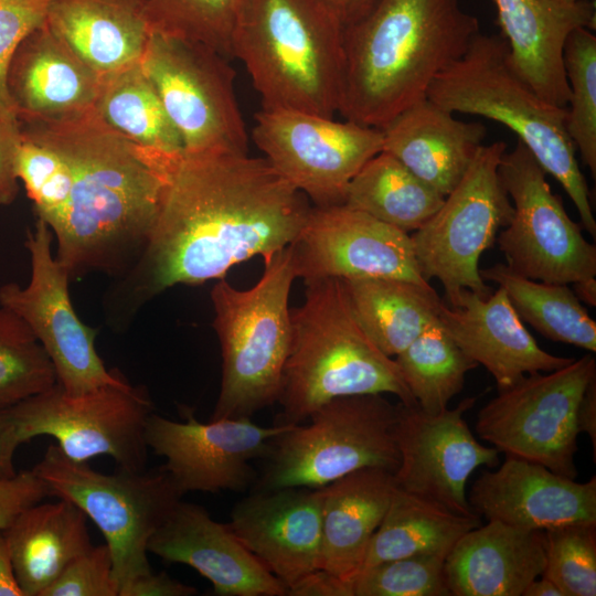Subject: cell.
I'll list each match as a JSON object with an SVG mask.
<instances>
[{
  "mask_svg": "<svg viewBox=\"0 0 596 596\" xmlns=\"http://www.w3.org/2000/svg\"><path fill=\"white\" fill-rule=\"evenodd\" d=\"M0 596H24L14 573L9 543L3 530H0Z\"/></svg>",
  "mask_w": 596,
  "mask_h": 596,
  "instance_id": "obj_51",
  "label": "cell"
},
{
  "mask_svg": "<svg viewBox=\"0 0 596 596\" xmlns=\"http://www.w3.org/2000/svg\"><path fill=\"white\" fill-rule=\"evenodd\" d=\"M343 22L323 0H245L231 43L263 108L333 117L343 76Z\"/></svg>",
  "mask_w": 596,
  "mask_h": 596,
  "instance_id": "obj_5",
  "label": "cell"
},
{
  "mask_svg": "<svg viewBox=\"0 0 596 596\" xmlns=\"http://www.w3.org/2000/svg\"><path fill=\"white\" fill-rule=\"evenodd\" d=\"M572 290L576 297L588 306H596V279L590 278L573 283Z\"/></svg>",
  "mask_w": 596,
  "mask_h": 596,
  "instance_id": "obj_54",
  "label": "cell"
},
{
  "mask_svg": "<svg viewBox=\"0 0 596 596\" xmlns=\"http://www.w3.org/2000/svg\"><path fill=\"white\" fill-rule=\"evenodd\" d=\"M50 491L33 469L0 479V530L8 528L26 508L41 502Z\"/></svg>",
  "mask_w": 596,
  "mask_h": 596,
  "instance_id": "obj_45",
  "label": "cell"
},
{
  "mask_svg": "<svg viewBox=\"0 0 596 596\" xmlns=\"http://www.w3.org/2000/svg\"><path fill=\"white\" fill-rule=\"evenodd\" d=\"M46 24L99 77L140 62L152 33L141 0H51Z\"/></svg>",
  "mask_w": 596,
  "mask_h": 596,
  "instance_id": "obj_29",
  "label": "cell"
},
{
  "mask_svg": "<svg viewBox=\"0 0 596 596\" xmlns=\"http://www.w3.org/2000/svg\"><path fill=\"white\" fill-rule=\"evenodd\" d=\"M33 470L50 496L77 505L103 533L119 594L130 582L151 572L149 540L183 497L162 468L149 472L118 468L115 473H103L50 445Z\"/></svg>",
  "mask_w": 596,
  "mask_h": 596,
  "instance_id": "obj_9",
  "label": "cell"
},
{
  "mask_svg": "<svg viewBox=\"0 0 596 596\" xmlns=\"http://www.w3.org/2000/svg\"><path fill=\"white\" fill-rule=\"evenodd\" d=\"M18 175L38 219L49 226L62 211L71 188V168L54 146L19 125Z\"/></svg>",
  "mask_w": 596,
  "mask_h": 596,
  "instance_id": "obj_40",
  "label": "cell"
},
{
  "mask_svg": "<svg viewBox=\"0 0 596 596\" xmlns=\"http://www.w3.org/2000/svg\"><path fill=\"white\" fill-rule=\"evenodd\" d=\"M42 596H119L108 545L92 546L76 557Z\"/></svg>",
  "mask_w": 596,
  "mask_h": 596,
  "instance_id": "obj_44",
  "label": "cell"
},
{
  "mask_svg": "<svg viewBox=\"0 0 596 596\" xmlns=\"http://www.w3.org/2000/svg\"><path fill=\"white\" fill-rule=\"evenodd\" d=\"M445 556L421 554L364 568L353 583V596H449Z\"/></svg>",
  "mask_w": 596,
  "mask_h": 596,
  "instance_id": "obj_42",
  "label": "cell"
},
{
  "mask_svg": "<svg viewBox=\"0 0 596 596\" xmlns=\"http://www.w3.org/2000/svg\"><path fill=\"white\" fill-rule=\"evenodd\" d=\"M438 320L459 348L493 376L498 391L526 374L551 372L574 360L540 348L500 287L488 297L461 290L455 305L443 304Z\"/></svg>",
  "mask_w": 596,
  "mask_h": 596,
  "instance_id": "obj_23",
  "label": "cell"
},
{
  "mask_svg": "<svg viewBox=\"0 0 596 596\" xmlns=\"http://www.w3.org/2000/svg\"><path fill=\"white\" fill-rule=\"evenodd\" d=\"M184 422L151 414L146 423L148 449L166 458L162 469L178 489L220 492L244 491L257 475L254 459H265L275 438L291 424L260 426L249 417L199 422L191 407L181 406Z\"/></svg>",
  "mask_w": 596,
  "mask_h": 596,
  "instance_id": "obj_17",
  "label": "cell"
},
{
  "mask_svg": "<svg viewBox=\"0 0 596 596\" xmlns=\"http://www.w3.org/2000/svg\"><path fill=\"white\" fill-rule=\"evenodd\" d=\"M94 107L109 127L129 140L170 156L184 152L182 138L140 62L102 76Z\"/></svg>",
  "mask_w": 596,
  "mask_h": 596,
  "instance_id": "obj_35",
  "label": "cell"
},
{
  "mask_svg": "<svg viewBox=\"0 0 596 596\" xmlns=\"http://www.w3.org/2000/svg\"><path fill=\"white\" fill-rule=\"evenodd\" d=\"M515 72L544 100L566 108L564 46L578 28L595 30L590 0H493Z\"/></svg>",
  "mask_w": 596,
  "mask_h": 596,
  "instance_id": "obj_24",
  "label": "cell"
},
{
  "mask_svg": "<svg viewBox=\"0 0 596 596\" xmlns=\"http://www.w3.org/2000/svg\"><path fill=\"white\" fill-rule=\"evenodd\" d=\"M505 151L503 141L481 145L460 182L411 235L422 276L439 280L449 306L464 289L482 297L492 294L480 276L479 259L513 216L499 174Z\"/></svg>",
  "mask_w": 596,
  "mask_h": 596,
  "instance_id": "obj_10",
  "label": "cell"
},
{
  "mask_svg": "<svg viewBox=\"0 0 596 596\" xmlns=\"http://www.w3.org/2000/svg\"><path fill=\"white\" fill-rule=\"evenodd\" d=\"M544 531L488 521L466 532L445 560L454 596H522L543 573Z\"/></svg>",
  "mask_w": 596,
  "mask_h": 596,
  "instance_id": "obj_26",
  "label": "cell"
},
{
  "mask_svg": "<svg viewBox=\"0 0 596 596\" xmlns=\"http://www.w3.org/2000/svg\"><path fill=\"white\" fill-rule=\"evenodd\" d=\"M152 32L232 56V34L245 0H141Z\"/></svg>",
  "mask_w": 596,
  "mask_h": 596,
  "instance_id": "obj_38",
  "label": "cell"
},
{
  "mask_svg": "<svg viewBox=\"0 0 596 596\" xmlns=\"http://www.w3.org/2000/svg\"><path fill=\"white\" fill-rule=\"evenodd\" d=\"M344 23L358 11H360L370 0H323Z\"/></svg>",
  "mask_w": 596,
  "mask_h": 596,
  "instance_id": "obj_53",
  "label": "cell"
},
{
  "mask_svg": "<svg viewBox=\"0 0 596 596\" xmlns=\"http://www.w3.org/2000/svg\"><path fill=\"white\" fill-rule=\"evenodd\" d=\"M196 588L170 577L166 572L141 575L125 586L119 596H192Z\"/></svg>",
  "mask_w": 596,
  "mask_h": 596,
  "instance_id": "obj_47",
  "label": "cell"
},
{
  "mask_svg": "<svg viewBox=\"0 0 596 596\" xmlns=\"http://www.w3.org/2000/svg\"><path fill=\"white\" fill-rule=\"evenodd\" d=\"M56 149L71 188L49 226L71 280L86 272L126 273L150 236L180 156L142 147L109 127L95 107L57 120L18 121Z\"/></svg>",
  "mask_w": 596,
  "mask_h": 596,
  "instance_id": "obj_2",
  "label": "cell"
},
{
  "mask_svg": "<svg viewBox=\"0 0 596 596\" xmlns=\"http://www.w3.org/2000/svg\"><path fill=\"white\" fill-rule=\"evenodd\" d=\"M540 577L524 588L522 596H564L555 583L542 575Z\"/></svg>",
  "mask_w": 596,
  "mask_h": 596,
  "instance_id": "obj_52",
  "label": "cell"
},
{
  "mask_svg": "<svg viewBox=\"0 0 596 596\" xmlns=\"http://www.w3.org/2000/svg\"><path fill=\"white\" fill-rule=\"evenodd\" d=\"M479 273L502 288L518 317L542 336L596 351V322L568 285L533 280L501 263Z\"/></svg>",
  "mask_w": 596,
  "mask_h": 596,
  "instance_id": "obj_34",
  "label": "cell"
},
{
  "mask_svg": "<svg viewBox=\"0 0 596 596\" xmlns=\"http://www.w3.org/2000/svg\"><path fill=\"white\" fill-rule=\"evenodd\" d=\"M577 428L586 433L593 445V459L596 461V376L586 386L577 409Z\"/></svg>",
  "mask_w": 596,
  "mask_h": 596,
  "instance_id": "obj_49",
  "label": "cell"
},
{
  "mask_svg": "<svg viewBox=\"0 0 596 596\" xmlns=\"http://www.w3.org/2000/svg\"><path fill=\"white\" fill-rule=\"evenodd\" d=\"M499 174L512 205L511 222L497 237L507 266L526 278L573 284L596 276V247L564 209L546 172L520 141L504 152Z\"/></svg>",
  "mask_w": 596,
  "mask_h": 596,
  "instance_id": "obj_14",
  "label": "cell"
},
{
  "mask_svg": "<svg viewBox=\"0 0 596 596\" xmlns=\"http://www.w3.org/2000/svg\"><path fill=\"white\" fill-rule=\"evenodd\" d=\"M168 563L193 567L216 596H285L287 587L242 543L228 523L179 501L148 543Z\"/></svg>",
  "mask_w": 596,
  "mask_h": 596,
  "instance_id": "obj_22",
  "label": "cell"
},
{
  "mask_svg": "<svg viewBox=\"0 0 596 596\" xmlns=\"http://www.w3.org/2000/svg\"><path fill=\"white\" fill-rule=\"evenodd\" d=\"M310 207L265 158L183 152L145 248L110 292L109 315L126 320L175 285L222 279L254 256L267 258L295 241Z\"/></svg>",
  "mask_w": 596,
  "mask_h": 596,
  "instance_id": "obj_1",
  "label": "cell"
},
{
  "mask_svg": "<svg viewBox=\"0 0 596 596\" xmlns=\"http://www.w3.org/2000/svg\"><path fill=\"white\" fill-rule=\"evenodd\" d=\"M51 0H0V121L18 124L7 91V70L20 42L44 24Z\"/></svg>",
  "mask_w": 596,
  "mask_h": 596,
  "instance_id": "obj_43",
  "label": "cell"
},
{
  "mask_svg": "<svg viewBox=\"0 0 596 596\" xmlns=\"http://www.w3.org/2000/svg\"><path fill=\"white\" fill-rule=\"evenodd\" d=\"M468 501L488 521L546 531L553 528L596 523V478L576 482L525 459L505 456L496 470L475 480Z\"/></svg>",
  "mask_w": 596,
  "mask_h": 596,
  "instance_id": "obj_21",
  "label": "cell"
},
{
  "mask_svg": "<svg viewBox=\"0 0 596 596\" xmlns=\"http://www.w3.org/2000/svg\"><path fill=\"white\" fill-rule=\"evenodd\" d=\"M479 33L478 19L459 0H370L343 23L339 113L383 128L426 98Z\"/></svg>",
  "mask_w": 596,
  "mask_h": 596,
  "instance_id": "obj_3",
  "label": "cell"
},
{
  "mask_svg": "<svg viewBox=\"0 0 596 596\" xmlns=\"http://www.w3.org/2000/svg\"><path fill=\"white\" fill-rule=\"evenodd\" d=\"M152 409L146 389L125 381L76 395L56 383L1 413L20 444L52 436L74 461L106 455L119 469L142 471L148 455L145 429Z\"/></svg>",
  "mask_w": 596,
  "mask_h": 596,
  "instance_id": "obj_11",
  "label": "cell"
},
{
  "mask_svg": "<svg viewBox=\"0 0 596 596\" xmlns=\"http://www.w3.org/2000/svg\"><path fill=\"white\" fill-rule=\"evenodd\" d=\"M397 404L384 394L331 400L308 425H291L272 446L256 489L322 488L351 472L381 468L395 472Z\"/></svg>",
  "mask_w": 596,
  "mask_h": 596,
  "instance_id": "obj_8",
  "label": "cell"
},
{
  "mask_svg": "<svg viewBox=\"0 0 596 596\" xmlns=\"http://www.w3.org/2000/svg\"><path fill=\"white\" fill-rule=\"evenodd\" d=\"M252 138L265 159L316 206L343 204L358 171L383 149V132L355 121L262 108Z\"/></svg>",
  "mask_w": 596,
  "mask_h": 596,
  "instance_id": "obj_16",
  "label": "cell"
},
{
  "mask_svg": "<svg viewBox=\"0 0 596 596\" xmlns=\"http://www.w3.org/2000/svg\"><path fill=\"white\" fill-rule=\"evenodd\" d=\"M481 524L417 494L395 487L385 515L374 533L362 566L421 554L447 557L457 541ZM360 574V573H359Z\"/></svg>",
  "mask_w": 596,
  "mask_h": 596,
  "instance_id": "obj_32",
  "label": "cell"
},
{
  "mask_svg": "<svg viewBox=\"0 0 596 596\" xmlns=\"http://www.w3.org/2000/svg\"><path fill=\"white\" fill-rule=\"evenodd\" d=\"M542 576L564 596L596 595V523H575L544 531Z\"/></svg>",
  "mask_w": 596,
  "mask_h": 596,
  "instance_id": "obj_41",
  "label": "cell"
},
{
  "mask_svg": "<svg viewBox=\"0 0 596 596\" xmlns=\"http://www.w3.org/2000/svg\"><path fill=\"white\" fill-rule=\"evenodd\" d=\"M305 300L290 309L291 342L278 402L280 424L297 425L327 402L360 394H393L417 404L395 359L365 332L342 279L306 281Z\"/></svg>",
  "mask_w": 596,
  "mask_h": 596,
  "instance_id": "obj_4",
  "label": "cell"
},
{
  "mask_svg": "<svg viewBox=\"0 0 596 596\" xmlns=\"http://www.w3.org/2000/svg\"><path fill=\"white\" fill-rule=\"evenodd\" d=\"M476 397L436 414L418 404L397 403L395 441L400 464L393 473L397 488L465 517H479L467 496V482L481 466L494 467L499 451L478 441L464 414Z\"/></svg>",
  "mask_w": 596,
  "mask_h": 596,
  "instance_id": "obj_18",
  "label": "cell"
},
{
  "mask_svg": "<svg viewBox=\"0 0 596 596\" xmlns=\"http://www.w3.org/2000/svg\"><path fill=\"white\" fill-rule=\"evenodd\" d=\"M595 376L596 360L589 353L561 369L526 374L478 412L476 433L505 456L575 479L577 409Z\"/></svg>",
  "mask_w": 596,
  "mask_h": 596,
  "instance_id": "obj_12",
  "label": "cell"
},
{
  "mask_svg": "<svg viewBox=\"0 0 596 596\" xmlns=\"http://www.w3.org/2000/svg\"><path fill=\"white\" fill-rule=\"evenodd\" d=\"M19 126L0 121V205L14 202L19 193Z\"/></svg>",
  "mask_w": 596,
  "mask_h": 596,
  "instance_id": "obj_46",
  "label": "cell"
},
{
  "mask_svg": "<svg viewBox=\"0 0 596 596\" xmlns=\"http://www.w3.org/2000/svg\"><path fill=\"white\" fill-rule=\"evenodd\" d=\"M56 383L54 366L31 329L0 306V413Z\"/></svg>",
  "mask_w": 596,
  "mask_h": 596,
  "instance_id": "obj_37",
  "label": "cell"
},
{
  "mask_svg": "<svg viewBox=\"0 0 596 596\" xmlns=\"http://www.w3.org/2000/svg\"><path fill=\"white\" fill-rule=\"evenodd\" d=\"M381 130L382 150L444 196L460 182L487 135L482 123L458 120L427 97Z\"/></svg>",
  "mask_w": 596,
  "mask_h": 596,
  "instance_id": "obj_27",
  "label": "cell"
},
{
  "mask_svg": "<svg viewBox=\"0 0 596 596\" xmlns=\"http://www.w3.org/2000/svg\"><path fill=\"white\" fill-rule=\"evenodd\" d=\"M6 83L18 121L57 120L93 108L100 77L45 21L13 52Z\"/></svg>",
  "mask_w": 596,
  "mask_h": 596,
  "instance_id": "obj_25",
  "label": "cell"
},
{
  "mask_svg": "<svg viewBox=\"0 0 596 596\" xmlns=\"http://www.w3.org/2000/svg\"><path fill=\"white\" fill-rule=\"evenodd\" d=\"M296 277H392L429 284L418 266L411 235L347 206H311L289 245Z\"/></svg>",
  "mask_w": 596,
  "mask_h": 596,
  "instance_id": "obj_19",
  "label": "cell"
},
{
  "mask_svg": "<svg viewBox=\"0 0 596 596\" xmlns=\"http://www.w3.org/2000/svg\"><path fill=\"white\" fill-rule=\"evenodd\" d=\"M289 596H353L352 585L317 570L287 590Z\"/></svg>",
  "mask_w": 596,
  "mask_h": 596,
  "instance_id": "obj_48",
  "label": "cell"
},
{
  "mask_svg": "<svg viewBox=\"0 0 596 596\" xmlns=\"http://www.w3.org/2000/svg\"><path fill=\"white\" fill-rule=\"evenodd\" d=\"M393 472L364 468L324 487L320 568L352 585L390 505Z\"/></svg>",
  "mask_w": 596,
  "mask_h": 596,
  "instance_id": "obj_28",
  "label": "cell"
},
{
  "mask_svg": "<svg viewBox=\"0 0 596 596\" xmlns=\"http://www.w3.org/2000/svg\"><path fill=\"white\" fill-rule=\"evenodd\" d=\"M564 68L570 88L566 130L583 163L596 174V36L578 28L566 40Z\"/></svg>",
  "mask_w": 596,
  "mask_h": 596,
  "instance_id": "obj_39",
  "label": "cell"
},
{
  "mask_svg": "<svg viewBox=\"0 0 596 596\" xmlns=\"http://www.w3.org/2000/svg\"><path fill=\"white\" fill-rule=\"evenodd\" d=\"M140 65L179 131L184 152H248L226 57L201 43L152 32Z\"/></svg>",
  "mask_w": 596,
  "mask_h": 596,
  "instance_id": "obj_13",
  "label": "cell"
},
{
  "mask_svg": "<svg viewBox=\"0 0 596 596\" xmlns=\"http://www.w3.org/2000/svg\"><path fill=\"white\" fill-rule=\"evenodd\" d=\"M444 199L400 160L382 150L352 178L343 204L409 233L418 230Z\"/></svg>",
  "mask_w": 596,
  "mask_h": 596,
  "instance_id": "obj_33",
  "label": "cell"
},
{
  "mask_svg": "<svg viewBox=\"0 0 596 596\" xmlns=\"http://www.w3.org/2000/svg\"><path fill=\"white\" fill-rule=\"evenodd\" d=\"M395 361L418 406L436 414L461 392L466 374L478 366L437 319Z\"/></svg>",
  "mask_w": 596,
  "mask_h": 596,
  "instance_id": "obj_36",
  "label": "cell"
},
{
  "mask_svg": "<svg viewBox=\"0 0 596 596\" xmlns=\"http://www.w3.org/2000/svg\"><path fill=\"white\" fill-rule=\"evenodd\" d=\"M53 233L38 219L29 230L25 247L30 255L28 285L8 283L0 287V306L31 329L47 353L57 384L72 395L127 381L108 370L95 348L97 331L86 326L72 305L67 269L52 253Z\"/></svg>",
  "mask_w": 596,
  "mask_h": 596,
  "instance_id": "obj_15",
  "label": "cell"
},
{
  "mask_svg": "<svg viewBox=\"0 0 596 596\" xmlns=\"http://www.w3.org/2000/svg\"><path fill=\"white\" fill-rule=\"evenodd\" d=\"M321 488L256 489L232 509L242 543L287 587L320 568Z\"/></svg>",
  "mask_w": 596,
  "mask_h": 596,
  "instance_id": "obj_20",
  "label": "cell"
},
{
  "mask_svg": "<svg viewBox=\"0 0 596 596\" xmlns=\"http://www.w3.org/2000/svg\"><path fill=\"white\" fill-rule=\"evenodd\" d=\"M21 445L13 426L8 418L0 413V479L9 478L17 473L14 468V454Z\"/></svg>",
  "mask_w": 596,
  "mask_h": 596,
  "instance_id": "obj_50",
  "label": "cell"
},
{
  "mask_svg": "<svg viewBox=\"0 0 596 596\" xmlns=\"http://www.w3.org/2000/svg\"><path fill=\"white\" fill-rule=\"evenodd\" d=\"M3 531L24 596H42L71 562L93 546L86 514L61 498L26 508Z\"/></svg>",
  "mask_w": 596,
  "mask_h": 596,
  "instance_id": "obj_30",
  "label": "cell"
},
{
  "mask_svg": "<svg viewBox=\"0 0 596 596\" xmlns=\"http://www.w3.org/2000/svg\"><path fill=\"white\" fill-rule=\"evenodd\" d=\"M342 281L356 319L391 358L400 354L438 319L444 304L429 284L392 277Z\"/></svg>",
  "mask_w": 596,
  "mask_h": 596,
  "instance_id": "obj_31",
  "label": "cell"
},
{
  "mask_svg": "<svg viewBox=\"0 0 596 596\" xmlns=\"http://www.w3.org/2000/svg\"><path fill=\"white\" fill-rule=\"evenodd\" d=\"M296 278L290 247L264 258L249 289L224 278L213 286V328L221 345L222 381L211 419L249 417L278 402L290 350L288 306Z\"/></svg>",
  "mask_w": 596,
  "mask_h": 596,
  "instance_id": "obj_7",
  "label": "cell"
},
{
  "mask_svg": "<svg viewBox=\"0 0 596 596\" xmlns=\"http://www.w3.org/2000/svg\"><path fill=\"white\" fill-rule=\"evenodd\" d=\"M427 98L451 113L481 116L511 129L574 203L596 236L590 193L566 130V108L540 97L515 72L501 34H477L465 54L430 84Z\"/></svg>",
  "mask_w": 596,
  "mask_h": 596,
  "instance_id": "obj_6",
  "label": "cell"
}]
</instances>
